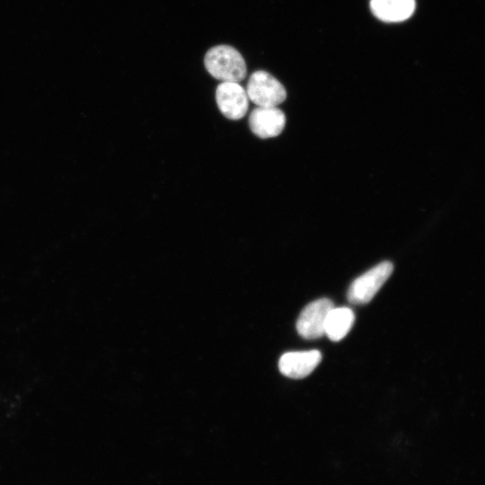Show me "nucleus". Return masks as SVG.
<instances>
[{"mask_svg": "<svg viewBox=\"0 0 485 485\" xmlns=\"http://www.w3.org/2000/svg\"><path fill=\"white\" fill-rule=\"evenodd\" d=\"M207 71L222 82L239 83L246 76V64L241 53L229 45H217L204 57Z\"/></svg>", "mask_w": 485, "mask_h": 485, "instance_id": "nucleus-1", "label": "nucleus"}, {"mask_svg": "<svg viewBox=\"0 0 485 485\" xmlns=\"http://www.w3.org/2000/svg\"><path fill=\"white\" fill-rule=\"evenodd\" d=\"M393 270L388 260L382 261L357 278L350 285L347 297L354 304H364L375 295Z\"/></svg>", "mask_w": 485, "mask_h": 485, "instance_id": "nucleus-2", "label": "nucleus"}, {"mask_svg": "<svg viewBox=\"0 0 485 485\" xmlns=\"http://www.w3.org/2000/svg\"><path fill=\"white\" fill-rule=\"evenodd\" d=\"M249 101L259 107H278L287 98L282 84L266 71H255L246 87Z\"/></svg>", "mask_w": 485, "mask_h": 485, "instance_id": "nucleus-3", "label": "nucleus"}, {"mask_svg": "<svg viewBox=\"0 0 485 485\" xmlns=\"http://www.w3.org/2000/svg\"><path fill=\"white\" fill-rule=\"evenodd\" d=\"M333 307L334 304L329 298H320L308 304L296 321L299 335L307 340H313L325 334V321Z\"/></svg>", "mask_w": 485, "mask_h": 485, "instance_id": "nucleus-4", "label": "nucleus"}, {"mask_svg": "<svg viewBox=\"0 0 485 485\" xmlns=\"http://www.w3.org/2000/svg\"><path fill=\"white\" fill-rule=\"evenodd\" d=\"M216 101L219 110L229 119L244 117L249 107L246 90L236 82H222L216 90Z\"/></svg>", "mask_w": 485, "mask_h": 485, "instance_id": "nucleus-5", "label": "nucleus"}, {"mask_svg": "<svg viewBox=\"0 0 485 485\" xmlns=\"http://www.w3.org/2000/svg\"><path fill=\"white\" fill-rule=\"evenodd\" d=\"M249 125L251 132L257 137H274L283 131L286 116L278 107L257 106L250 114Z\"/></svg>", "mask_w": 485, "mask_h": 485, "instance_id": "nucleus-6", "label": "nucleus"}, {"mask_svg": "<svg viewBox=\"0 0 485 485\" xmlns=\"http://www.w3.org/2000/svg\"><path fill=\"white\" fill-rule=\"evenodd\" d=\"M322 360L319 350L287 352L278 361L279 371L286 376L301 379L309 375Z\"/></svg>", "mask_w": 485, "mask_h": 485, "instance_id": "nucleus-7", "label": "nucleus"}, {"mask_svg": "<svg viewBox=\"0 0 485 485\" xmlns=\"http://www.w3.org/2000/svg\"><path fill=\"white\" fill-rule=\"evenodd\" d=\"M415 8V0H370L373 14L385 22L405 21L412 15Z\"/></svg>", "mask_w": 485, "mask_h": 485, "instance_id": "nucleus-8", "label": "nucleus"}, {"mask_svg": "<svg viewBox=\"0 0 485 485\" xmlns=\"http://www.w3.org/2000/svg\"><path fill=\"white\" fill-rule=\"evenodd\" d=\"M355 320L353 311L348 307H333L325 321V334L332 341L342 340L350 331Z\"/></svg>", "mask_w": 485, "mask_h": 485, "instance_id": "nucleus-9", "label": "nucleus"}]
</instances>
